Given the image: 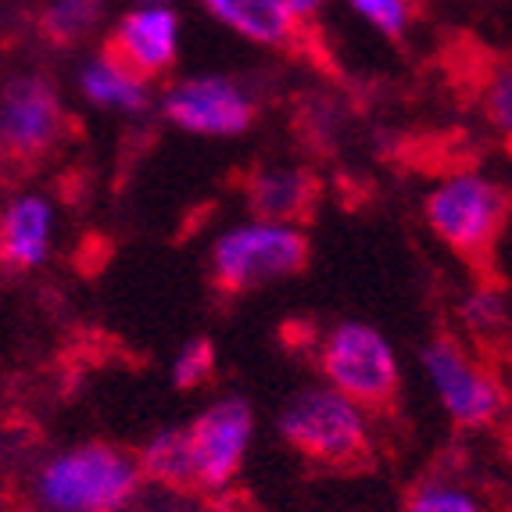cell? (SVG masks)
<instances>
[{"label": "cell", "instance_id": "cell-17", "mask_svg": "<svg viewBox=\"0 0 512 512\" xmlns=\"http://www.w3.org/2000/svg\"><path fill=\"white\" fill-rule=\"evenodd\" d=\"M405 512H484V509H480V502L470 491L444 484V480H427V484H416L409 491Z\"/></svg>", "mask_w": 512, "mask_h": 512}, {"label": "cell", "instance_id": "cell-21", "mask_svg": "<svg viewBox=\"0 0 512 512\" xmlns=\"http://www.w3.org/2000/svg\"><path fill=\"white\" fill-rule=\"evenodd\" d=\"M484 108H487V119L495 122L505 137H509V129H512V79H509V69H505V65H502V72H498V79L487 83Z\"/></svg>", "mask_w": 512, "mask_h": 512}, {"label": "cell", "instance_id": "cell-14", "mask_svg": "<svg viewBox=\"0 0 512 512\" xmlns=\"http://www.w3.org/2000/svg\"><path fill=\"white\" fill-rule=\"evenodd\" d=\"M79 94L104 111H122V115H140L151 108V83L129 72L126 65L111 58L108 51H97L79 65Z\"/></svg>", "mask_w": 512, "mask_h": 512}, {"label": "cell", "instance_id": "cell-2", "mask_svg": "<svg viewBox=\"0 0 512 512\" xmlns=\"http://www.w3.org/2000/svg\"><path fill=\"white\" fill-rule=\"evenodd\" d=\"M276 427L294 452L323 466L355 470L373 455L366 409L344 398L341 391H333L330 384L301 387L298 394H291L280 409Z\"/></svg>", "mask_w": 512, "mask_h": 512}, {"label": "cell", "instance_id": "cell-13", "mask_svg": "<svg viewBox=\"0 0 512 512\" xmlns=\"http://www.w3.org/2000/svg\"><path fill=\"white\" fill-rule=\"evenodd\" d=\"M212 18L244 40L269 51H298L305 22L291 15L283 0H201Z\"/></svg>", "mask_w": 512, "mask_h": 512}, {"label": "cell", "instance_id": "cell-5", "mask_svg": "<svg viewBox=\"0 0 512 512\" xmlns=\"http://www.w3.org/2000/svg\"><path fill=\"white\" fill-rule=\"evenodd\" d=\"M319 369L326 384L362 409H391L402 387V369L391 341L359 319L337 323L319 344Z\"/></svg>", "mask_w": 512, "mask_h": 512}, {"label": "cell", "instance_id": "cell-22", "mask_svg": "<svg viewBox=\"0 0 512 512\" xmlns=\"http://www.w3.org/2000/svg\"><path fill=\"white\" fill-rule=\"evenodd\" d=\"M287 8H291V15L298 18V22H308L312 15H319V8H323L326 0H283Z\"/></svg>", "mask_w": 512, "mask_h": 512}, {"label": "cell", "instance_id": "cell-11", "mask_svg": "<svg viewBox=\"0 0 512 512\" xmlns=\"http://www.w3.org/2000/svg\"><path fill=\"white\" fill-rule=\"evenodd\" d=\"M54 248V205L43 194H15L0 208V269L36 273Z\"/></svg>", "mask_w": 512, "mask_h": 512}, {"label": "cell", "instance_id": "cell-4", "mask_svg": "<svg viewBox=\"0 0 512 512\" xmlns=\"http://www.w3.org/2000/svg\"><path fill=\"white\" fill-rule=\"evenodd\" d=\"M430 230L466 262H487L509 219V190L477 172H459L437 183L423 201Z\"/></svg>", "mask_w": 512, "mask_h": 512}, {"label": "cell", "instance_id": "cell-10", "mask_svg": "<svg viewBox=\"0 0 512 512\" xmlns=\"http://www.w3.org/2000/svg\"><path fill=\"white\" fill-rule=\"evenodd\" d=\"M101 51L147 83L169 76L180 61V15L169 4H140L115 22Z\"/></svg>", "mask_w": 512, "mask_h": 512}, {"label": "cell", "instance_id": "cell-20", "mask_svg": "<svg viewBox=\"0 0 512 512\" xmlns=\"http://www.w3.org/2000/svg\"><path fill=\"white\" fill-rule=\"evenodd\" d=\"M466 319L477 333H495L505 330V319H509V308H505L502 287H480L466 298Z\"/></svg>", "mask_w": 512, "mask_h": 512}, {"label": "cell", "instance_id": "cell-6", "mask_svg": "<svg viewBox=\"0 0 512 512\" xmlns=\"http://www.w3.org/2000/svg\"><path fill=\"white\" fill-rule=\"evenodd\" d=\"M65 140V104L43 72H15L0 83V162L33 169Z\"/></svg>", "mask_w": 512, "mask_h": 512}, {"label": "cell", "instance_id": "cell-9", "mask_svg": "<svg viewBox=\"0 0 512 512\" xmlns=\"http://www.w3.org/2000/svg\"><path fill=\"white\" fill-rule=\"evenodd\" d=\"M183 430L194 459V491H226L248 459L255 409L244 398H219Z\"/></svg>", "mask_w": 512, "mask_h": 512}, {"label": "cell", "instance_id": "cell-23", "mask_svg": "<svg viewBox=\"0 0 512 512\" xmlns=\"http://www.w3.org/2000/svg\"><path fill=\"white\" fill-rule=\"evenodd\" d=\"M137 4H172V0H137Z\"/></svg>", "mask_w": 512, "mask_h": 512}, {"label": "cell", "instance_id": "cell-12", "mask_svg": "<svg viewBox=\"0 0 512 512\" xmlns=\"http://www.w3.org/2000/svg\"><path fill=\"white\" fill-rule=\"evenodd\" d=\"M244 201L255 219L269 222H305L319 201V180L294 165H269L244 180Z\"/></svg>", "mask_w": 512, "mask_h": 512}, {"label": "cell", "instance_id": "cell-19", "mask_svg": "<svg viewBox=\"0 0 512 512\" xmlns=\"http://www.w3.org/2000/svg\"><path fill=\"white\" fill-rule=\"evenodd\" d=\"M351 11L362 15L373 29L387 36V40H402L405 29L412 26V0H348Z\"/></svg>", "mask_w": 512, "mask_h": 512}, {"label": "cell", "instance_id": "cell-15", "mask_svg": "<svg viewBox=\"0 0 512 512\" xmlns=\"http://www.w3.org/2000/svg\"><path fill=\"white\" fill-rule=\"evenodd\" d=\"M140 477L169 491H194V459H190L187 430H158L137 452Z\"/></svg>", "mask_w": 512, "mask_h": 512}, {"label": "cell", "instance_id": "cell-8", "mask_svg": "<svg viewBox=\"0 0 512 512\" xmlns=\"http://www.w3.org/2000/svg\"><path fill=\"white\" fill-rule=\"evenodd\" d=\"M162 115L194 137H240L258 119V101L233 76H190L172 83Z\"/></svg>", "mask_w": 512, "mask_h": 512}, {"label": "cell", "instance_id": "cell-18", "mask_svg": "<svg viewBox=\"0 0 512 512\" xmlns=\"http://www.w3.org/2000/svg\"><path fill=\"white\" fill-rule=\"evenodd\" d=\"M215 373V341L212 337H194L180 348L172 362V384L180 391H194Z\"/></svg>", "mask_w": 512, "mask_h": 512}, {"label": "cell", "instance_id": "cell-7", "mask_svg": "<svg viewBox=\"0 0 512 512\" xmlns=\"http://www.w3.org/2000/svg\"><path fill=\"white\" fill-rule=\"evenodd\" d=\"M423 373L430 387L441 398L444 412L459 430H487L505 412V391L491 369L477 362L455 337H434L427 341L423 355Z\"/></svg>", "mask_w": 512, "mask_h": 512}, {"label": "cell", "instance_id": "cell-16", "mask_svg": "<svg viewBox=\"0 0 512 512\" xmlns=\"http://www.w3.org/2000/svg\"><path fill=\"white\" fill-rule=\"evenodd\" d=\"M104 8L108 0H47L36 26L51 47H76L90 33H97Z\"/></svg>", "mask_w": 512, "mask_h": 512}, {"label": "cell", "instance_id": "cell-3", "mask_svg": "<svg viewBox=\"0 0 512 512\" xmlns=\"http://www.w3.org/2000/svg\"><path fill=\"white\" fill-rule=\"evenodd\" d=\"M308 265V237L291 222L251 219L226 230L212 244V287L222 294H255L291 280Z\"/></svg>", "mask_w": 512, "mask_h": 512}, {"label": "cell", "instance_id": "cell-1", "mask_svg": "<svg viewBox=\"0 0 512 512\" xmlns=\"http://www.w3.org/2000/svg\"><path fill=\"white\" fill-rule=\"evenodd\" d=\"M137 452L86 441L47 455L29 480L33 512H122L140 495Z\"/></svg>", "mask_w": 512, "mask_h": 512}]
</instances>
